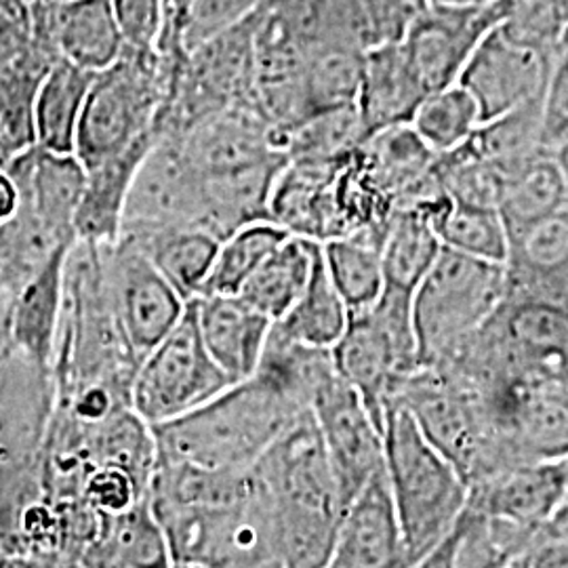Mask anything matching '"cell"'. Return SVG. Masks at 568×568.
<instances>
[{"label": "cell", "mask_w": 568, "mask_h": 568, "mask_svg": "<svg viewBox=\"0 0 568 568\" xmlns=\"http://www.w3.org/2000/svg\"><path fill=\"white\" fill-rule=\"evenodd\" d=\"M328 567H408L403 528L394 506L386 466L342 509Z\"/></svg>", "instance_id": "obj_17"}, {"label": "cell", "mask_w": 568, "mask_h": 568, "mask_svg": "<svg viewBox=\"0 0 568 568\" xmlns=\"http://www.w3.org/2000/svg\"><path fill=\"white\" fill-rule=\"evenodd\" d=\"M98 72L72 61H53L34 100L37 145L55 154H74L82 108Z\"/></svg>", "instance_id": "obj_29"}, {"label": "cell", "mask_w": 568, "mask_h": 568, "mask_svg": "<svg viewBox=\"0 0 568 568\" xmlns=\"http://www.w3.org/2000/svg\"><path fill=\"white\" fill-rule=\"evenodd\" d=\"M307 413L310 406L293 392L257 371L201 408L152 429L159 459L244 471L257 466L284 432Z\"/></svg>", "instance_id": "obj_1"}, {"label": "cell", "mask_w": 568, "mask_h": 568, "mask_svg": "<svg viewBox=\"0 0 568 568\" xmlns=\"http://www.w3.org/2000/svg\"><path fill=\"white\" fill-rule=\"evenodd\" d=\"M506 295V264L443 246L410 302L419 365L440 368L459 356Z\"/></svg>", "instance_id": "obj_5"}, {"label": "cell", "mask_w": 568, "mask_h": 568, "mask_svg": "<svg viewBox=\"0 0 568 568\" xmlns=\"http://www.w3.org/2000/svg\"><path fill=\"white\" fill-rule=\"evenodd\" d=\"M204 345L239 384L257 373L274 321L243 295H201L192 300Z\"/></svg>", "instance_id": "obj_21"}, {"label": "cell", "mask_w": 568, "mask_h": 568, "mask_svg": "<svg viewBox=\"0 0 568 568\" xmlns=\"http://www.w3.org/2000/svg\"><path fill=\"white\" fill-rule=\"evenodd\" d=\"M152 508L163 525L173 567H283L274 511L260 480L257 490L239 504Z\"/></svg>", "instance_id": "obj_7"}, {"label": "cell", "mask_w": 568, "mask_h": 568, "mask_svg": "<svg viewBox=\"0 0 568 568\" xmlns=\"http://www.w3.org/2000/svg\"><path fill=\"white\" fill-rule=\"evenodd\" d=\"M321 253V243L291 234L244 284L241 295L274 323L302 297Z\"/></svg>", "instance_id": "obj_34"}, {"label": "cell", "mask_w": 568, "mask_h": 568, "mask_svg": "<svg viewBox=\"0 0 568 568\" xmlns=\"http://www.w3.org/2000/svg\"><path fill=\"white\" fill-rule=\"evenodd\" d=\"M426 211L443 246L469 257L506 264L508 230L495 206L457 203L443 192L426 201Z\"/></svg>", "instance_id": "obj_33"}, {"label": "cell", "mask_w": 568, "mask_h": 568, "mask_svg": "<svg viewBox=\"0 0 568 568\" xmlns=\"http://www.w3.org/2000/svg\"><path fill=\"white\" fill-rule=\"evenodd\" d=\"M349 307L326 274L323 248L302 297L274 323V331L297 344L333 349L349 323Z\"/></svg>", "instance_id": "obj_35"}, {"label": "cell", "mask_w": 568, "mask_h": 568, "mask_svg": "<svg viewBox=\"0 0 568 568\" xmlns=\"http://www.w3.org/2000/svg\"><path fill=\"white\" fill-rule=\"evenodd\" d=\"M508 295L568 307V203L509 239Z\"/></svg>", "instance_id": "obj_22"}, {"label": "cell", "mask_w": 568, "mask_h": 568, "mask_svg": "<svg viewBox=\"0 0 568 568\" xmlns=\"http://www.w3.org/2000/svg\"><path fill=\"white\" fill-rule=\"evenodd\" d=\"M30 32L58 58L100 72L124 51L114 0H34Z\"/></svg>", "instance_id": "obj_16"}, {"label": "cell", "mask_w": 568, "mask_h": 568, "mask_svg": "<svg viewBox=\"0 0 568 568\" xmlns=\"http://www.w3.org/2000/svg\"><path fill=\"white\" fill-rule=\"evenodd\" d=\"M114 13L124 49L142 53L161 49L166 18L164 0H114Z\"/></svg>", "instance_id": "obj_41"}, {"label": "cell", "mask_w": 568, "mask_h": 568, "mask_svg": "<svg viewBox=\"0 0 568 568\" xmlns=\"http://www.w3.org/2000/svg\"><path fill=\"white\" fill-rule=\"evenodd\" d=\"M20 204V192L9 169L0 166V225L9 222Z\"/></svg>", "instance_id": "obj_47"}, {"label": "cell", "mask_w": 568, "mask_h": 568, "mask_svg": "<svg viewBox=\"0 0 568 568\" xmlns=\"http://www.w3.org/2000/svg\"><path fill=\"white\" fill-rule=\"evenodd\" d=\"M30 41V26L0 9V63L16 58Z\"/></svg>", "instance_id": "obj_46"}, {"label": "cell", "mask_w": 568, "mask_h": 568, "mask_svg": "<svg viewBox=\"0 0 568 568\" xmlns=\"http://www.w3.org/2000/svg\"><path fill=\"white\" fill-rule=\"evenodd\" d=\"M514 567L568 568V535H546Z\"/></svg>", "instance_id": "obj_45"}, {"label": "cell", "mask_w": 568, "mask_h": 568, "mask_svg": "<svg viewBox=\"0 0 568 568\" xmlns=\"http://www.w3.org/2000/svg\"><path fill=\"white\" fill-rule=\"evenodd\" d=\"M436 4H453V7H483V4H490L495 0H432Z\"/></svg>", "instance_id": "obj_50"}, {"label": "cell", "mask_w": 568, "mask_h": 568, "mask_svg": "<svg viewBox=\"0 0 568 568\" xmlns=\"http://www.w3.org/2000/svg\"><path fill=\"white\" fill-rule=\"evenodd\" d=\"M274 511L283 567H328L344 509L312 410L253 467Z\"/></svg>", "instance_id": "obj_2"}, {"label": "cell", "mask_w": 568, "mask_h": 568, "mask_svg": "<svg viewBox=\"0 0 568 568\" xmlns=\"http://www.w3.org/2000/svg\"><path fill=\"white\" fill-rule=\"evenodd\" d=\"M410 302V295L384 288L377 304L349 316L331 349L337 373L363 396L382 429L396 387L422 368Z\"/></svg>", "instance_id": "obj_8"}, {"label": "cell", "mask_w": 568, "mask_h": 568, "mask_svg": "<svg viewBox=\"0 0 568 568\" xmlns=\"http://www.w3.org/2000/svg\"><path fill=\"white\" fill-rule=\"evenodd\" d=\"M567 203V182L548 152L509 178L497 211L501 213L509 239H514Z\"/></svg>", "instance_id": "obj_36"}, {"label": "cell", "mask_w": 568, "mask_h": 568, "mask_svg": "<svg viewBox=\"0 0 568 568\" xmlns=\"http://www.w3.org/2000/svg\"><path fill=\"white\" fill-rule=\"evenodd\" d=\"M82 567H173L163 525L145 499L119 514H105Z\"/></svg>", "instance_id": "obj_24"}, {"label": "cell", "mask_w": 568, "mask_h": 568, "mask_svg": "<svg viewBox=\"0 0 568 568\" xmlns=\"http://www.w3.org/2000/svg\"><path fill=\"white\" fill-rule=\"evenodd\" d=\"M288 236L291 232L272 220H257L241 225L220 243L215 264L201 295H239L257 267Z\"/></svg>", "instance_id": "obj_38"}, {"label": "cell", "mask_w": 568, "mask_h": 568, "mask_svg": "<svg viewBox=\"0 0 568 568\" xmlns=\"http://www.w3.org/2000/svg\"><path fill=\"white\" fill-rule=\"evenodd\" d=\"M194 7V0H164L166 18H164V32L161 39V55L163 58H180L185 53L183 49V34L190 20V11Z\"/></svg>", "instance_id": "obj_44"}, {"label": "cell", "mask_w": 568, "mask_h": 568, "mask_svg": "<svg viewBox=\"0 0 568 568\" xmlns=\"http://www.w3.org/2000/svg\"><path fill=\"white\" fill-rule=\"evenodd\" d=\"M497 23H501L497 0L483 7L436 2L427 7L400 41L406 61L426 95L459 81L469 55Z\"/></svg>", "instance_id": "obj_15"}, {"label": "cell", "mask_w": 568, "mask_h": 568, "mask_svg": "<svg viewBox=\"0 0 568 568\" xmlns=\"http://www.w3.org/2000/svg\"><path fill=\"white\" fill-rule=\"evenodd\" d=\"M267 0H194L187 28L183 34V49L190 51L236 23L251 18Z\"/></svg>", "instance_id": "obj_40"}, {"label": "cell", "mask_w": 568, "mask_h": 568, "mask_svg": "<svg viewBox=\"0 0 568 568\" xmlns=\"http://www.w3.org/2000/svg\"><path fill=\"white\" fill-rule=\"evenodd\" d=\"M480 122L478 103L459 82L427 95L410 119L413 129L436 154L464 145Z\"/></svg>", "instance_id": "obj_39"}, {"label": "cell", "mask_w": 568, "mask_h": 568, "mask_svg": "<svg viewBox=\"0 0 568 568\" xmlns=\"http://www.w3.org/2000/svg\"><path fill=\"white\" fill-rule=\"evenodd\" d=\"M169 61L159 51L124 49L103 68L82 108L77 150L84 171L133 152H150L159 140L156 121L166 98Z\"/></svg>", "instance_id": "obj_4"}, {"label": "cell", "mask_w": 568, "mask_h": 568, "mask_svg": "<svg viewBox=\"0 0 568 568\" xmlns=\"http://www.w3.org/2000/svg\"><path fill=\"white\" fill-rule=\"evenodd\" d=\"M549 154H551V159L558 164V169H560V173H562V178H565L568 187V135H565L560 142L554 143V145L549 148Z\"/></svg>", "instance_id": "obj_49"}, {"label": "cell", "mask_w": 568, "mask_h": 568, "mask_svg": "<svg viewBox=\"0 0 568 568\" xmlns=\"http://www.w3.org/2000/svg\"><path fill=\"white\" fill-rule=\"evenodd\" d=\"M544 95L497 119L480 122L466 142L478 156L504 173L506 183L549 152L544 135Z\"/></svg>", "instance_id": "obj_32"}, {"label": "cell", "mask_w": 568, "mask_h": 568, "mask_svg": "<svg viewBox=\"0 0 568 568\" xmlns=\"http://www.w3.org/2000/svg\"><path fill=\"white\" fill-rule=\"evenodd\" d=\"M544 135L548 150L568 135V30L556 47L544 95Z\"/></svg>", "instance_id": "obj_43"}, {"label": "cell", "mask_w": 568, "mask_h": 568, "mask_svg": "<svg viewBox=\"0 0 568 568\" xmlns=\"http://www.w3.org/2000/svg\"><path fill=\"white\" fill-rule=\"evenodd\" d=\"M554 55L497 23L478 42L457 82L478 103L483 122L490 121L546 93Z\"/></svg>", "instance_id": "obj_14"}, {"label": "cell", "mask_w": 568, "mask_h": 568, "mask_svg": "<svg viewBox=\"0 0 568 568\" xmlns=\"http://www.w3.org/2000/svg\"><path fill=\"white\" fill-rule=\"evenodd\" d=\"M9 173L20 192L18 211L61 243H77V215L87 180L79 159L34 145L9 166Z\"/></svg>", "instance_id": "obj_19"}, {"label": "cell", "mask_w": 568, "mask_h": 568, "mask_svg": "<svg viewBox=\"0 0 568 568\" xmlns=\"http://www.w3.org/2000/svg\"><path fill=\"white\" fill-rule=\"evenodd\" d=\"M68 255L70 248L55 253L23 288L11 323L9 347L44 368H51L58 342Z\"/></svg>", "instance_id": "obj_26"}, {"label": "cell", "mask_w": 568, "mask_h": 568, "mask_svg": "<svg viewBox=\"0 0 568 568\" xmlns=\"http://www.w3.org/2000/svg\"><path fill=\"white\" fill-rule=\"evenodd\" d=\"M426 98L424 87L406 61L400 41L382 42L366 51L365 74L356 105L368 135L389 124L410 122Z\"/></svg>", "instance_id": "obj_23"}, {"label": "cell", "mask_w": 568, "mask_h": 568, "mask_svg": "<svg viewBox=\"0 0 568 568\" xmlns=\"http://www.w3.org/2000/svg\"><path fill=\"white\" fill-rule=\"evenodd\" d=\"M368 140L358 105L333 108L288 129L281 140L286 161L339 163Z\"/></svg>", "instance_id": "obj_37"}, {"label": "cell", "mask_w": 568, "mask_h": 568, "mask_svg": "<svg viewBox=\"0 0 568 568\" xmlns=\"http://www.w3.org/2000/svg\"><path fill=\"white\" fill-rule=\"evenodd\" d=\"M326 457L345 504L386 466L384 429L377 426L363 396L339 373L328 377L312 400Z\"/></svg>", "instance_id": "obj_13"}, {"label": "cell", "mask_w": 568, "mask_h": 568, "mask_svg": "<svg viewBox=\"0 0 568 568\" xmlns=\"http://www.w3.org/2000/svg\"><path fill=\"white\" fill-rule=\"evenodd\" d=\"M201 227L209 232L203 173L190 161L178 135H161L133 180L122 232Z\"/></svg>", "instance_id": "obj_12"}, {"label": "cell", "mask_w": 568, "mask_h": 568, "mask_svg": "<svg viewBox=\"0 0 568 568\" xmlns=\"http://www.w3.org/2000/svg\"><path fill=\"white\" fill-rule=\"evenodd\" d=\"M119 239L140 246L187 302L203 293L222 243L201 227L122 232Z\"/></svg>", "instance_id": "obj_30"}, {"label": "cell", "mask_w": 568, "mask_h": 568, "mask_svg": "<svg viewBox=\"0 0 568 568\" xmlns=\"http://www.w3.org/2000/svg\"><path fill=\"white\" fill-rule=\"evenodd\" d=\"M384 450L408 568L424 567L466 511L469 485L403 406H387Z\"/></svg>", "instance_id": "obj_3"}, {"label": "cell", "mask_w": 568, "mask_h": 568, "mask_svg": "<svg viewBox=\"0 0 568 568\" xmlns=\"http://www.w3.org/2000/svg\"><path fill=\"white\" fill-rule=\"evenodd\" d=\"M389 405L413 415L427 440L457 466L469 487L511 467L474 389L447 373L422 366L396 387Z\"/></svg>", "instance_id": "obj_9"}, {"label": "cell", "mask_w": 568, "mask_h": 568, "mask_svg": "<svg viewBox=\"0 0 568 568\" xmlns=\"http://www.w3.org/2000/svg\"><path fill=\"white\" fill-rule=\"evenodd\" d=\"M345 161V159H344ZM339 163L286 161L270 196V220L316 243L344 236L337 204Z\"/></svg>", "instance_id": "obj_20"}, {"label": "cell", "mask_w": 568, "mask_h": 568, "mask_svg": "<svg viewBox=\"0 0 568 568\" xmlns=\"http://www.w3.org/2000/svg\"><path fill=\"white\" fill-rule=\"evenodd\" d=\"M102 264L116 323L142 363L143 356L182 321L190 302L140 246L124 239L102 243Z\"/></svg>", "instance_id": "obj_11"}, {"label": "cell", "mask_w": 568, "mask_h": 568, "mask_svg": "<svg viewBox=\"0 0 568 568\" xmlns=\"http://www.w3.org/2000/svg\"><path fill=\"white\" fill-rule=\"evenodd\" d=\"M260 9L222 34L169 60V84L156 131L183 135L232 105H251L255 81V28Z\"/></svg>", "instance_id": "obj_6"}, {"label": "cell", "mask_w": 568, "mask_h": 568, "mask_svg": "<svg viewBox=\"0 0 568 568\" xmlns=\"http://www.w3.org/2000/svg\"><path fill=\"white\" fill-rule=\"evenodd\" d=\"M386 232L387 224L375 225L321 243L326 274L352 314L373 307L386 288Z\"/></svg>", "instance_id": "obj_28"}, {"label": "cell", "mask_w": 568, "mask_h": 568, "mask_svg": "<svg viewBox=\"0 0 568 568\" xmlns=\"http://www.w3.org/2000/svg\"><path fill=\"white\" fill-rule=\"evenodd\" d=\"M234 382L206 349L192 302L182 321L135 371L131 406L148 426L175 422L220 396Z\"/></svg>", "instance_id": "obj_10"}, {"label": "cell", "mask_w": 568, "mask_h": 568, "mask_svg": "<svg viewBox=\"0 0 568 568\" xmlns=\"http://www.w3.org/2000/svg\"><path fill=\"white\" fill-rule=\"evenodd\" d=\"M426 201L398 206L387 222L384 241L386 288L410 297L443 251V243L429 222Z\"/></svg>", "instance_id": "obj_31"}, {"label": "cell", "mask_w": 568, "mask_h": 568, "mask_svg": "<svg viewBox=\"0 0 568 568\" xmlns=\"http://www.w3.org/2000/svg\"><path fill=\"white\" fill-rule=\"evenodd\" d=\"M265 7L305 53L342 44L361 49L375 44L361 0H267Z\"/></svg>", "instance_id": "obj_25"}, {"label": "cell", "mask_w": 568, "mask_h": 568, "mask_svg": "<svg viewBox=\"0 0 568 568\" xmlns=\"http://www.w3.org/2000/svg\"><path fill=\"white\" fill-rule=\"evenodd\" d=\"M361 4L373 42L382 44L403 41L410 26L426 13L432 0H361Z\"/></svg>", "instance_id": "obj_42"}, {"label": "cell", "mask_w": 568, "mask_h": 568, "mask_svg": "<svg viewBox=\"0 0 568 568\" xmlns=\"http://www.w3.org/2000/svg\"><path fill=\"white\" fill-rule=\"evenodd\" d=\"M74 244L61 243L18 211L0 225V354L9 347L11 323L23 288L55 253Z\"/></svg>", "instance_id": "obj_27"}, {"label": "cell", "mask_w": 568, "mask_h": 568, "mask_svg": "<svg viewBox=\"0 0 568 568\" xmlns=\"http://www.w3.org/2000/svg\"><path fill=\"white\" fill-rule=\"evenodd\" d=\"M568 495V457L501 469L469 487V508L520 527L548 530Z\"/></svg>", "instance_id": "obj_18"}, {"label": "cell", "mask_w": 568, "mask_h": 568, "mask_svg": "<svg viewBox=\"0 0 568 568\" xmlns=\"http://www.w3.org/2000/svg\"><path fill=\"white\" fill-rule=\"evenodd\" d=\"M34 0H0V9L7 11L9 16L26 21L30 26V9H32Z\"/></svg>", "instance_id": "obj_48"}]
</instances>
